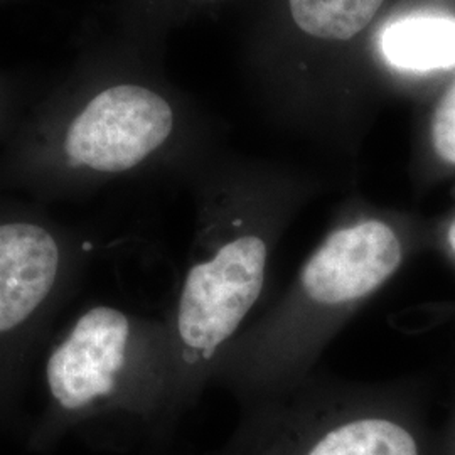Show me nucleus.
Instances as JSON below:
<instances>
[{
  "instance_id": "f257e3e1",
  "label": "nucleus",
  "mask_w": 455,
  "mask_h": 455,
  "mask_svg": "<svg viewBox=\"0 0 455 455\" xmlns=\"http://www.w3.org/2000/svg\"><path fill=\"white\" fill-rule=\"evenodd\" d=\"M178 131L172 100L93 44L0 146V193L44 206L93 196L159 157Z\"/></svg>"
},
{
  "instance_id": "f03ea898",
  "label": "nucleus",
  "mask_w": 455,
  "mask_h": 455,
  "mask_svg": "<svg viewBox=\"0 0 455 455\" xmlns=\"http://www.w3.org/2000/svg\"><path fill=\"white\" fill-rule=\"evenodd\" d=\"M95 244L29 197L0 193V423L16 408Z\"/></svg>"
},
{
  "instance_id": "7ed1b4c3",
  "label": "nucleus",
  "mask_w": 455,
  "mask_h": 455,
  "mask_svg": "<svg viewBox=\"0 0 455 455\" xmlns=\"http://www.w3.org/2000/svg\"><path fill=\"white\" fill-rule=\"evenodd\" d=\"M144 341L140 324L110 304L83 309L44 349V410L34 443L137 407Z\"/></svg>"
},
{
  "instance_id": "20e7f679",
  "label": "nucleus",
  "mask_w": 455,
  "mask_h": 455,
  "mask_svg": "<svg viewBox=\"0 0 455 455\" xmlns=\"http://www.w3.org/2000/svg\"><path fill=\"white\" fill-rule=\"evenodd\" d=\"M265 265V242L240 236L188 270L174 321L186 368L212 361L235 334L260 297Z\"/></svg>"
},
{
  "instance_id": "39448f33",
  "label": "nucleus",
  "mask_w": 455,
  "mask_h": 455,
  "mask_svg": "<svg viewBox=\"0 0 455 455\" xmlns=\"http://www.w3.org/2000/svg\"><path fill=\"white\" fill-rule=\"evenodd\" d=\"M402 243L383 221L370 220L332 233L302 272V285L319 304L338 306L376 291L402 263Z\"/></svg>"
},
{
  "instance_id": "423d86ee",
  "label": "nucleus",
  "mask_w": 455,
  "mask_h": 455,
  "mask_svg": "<svg viewBox=\"0 0 455 455\" xmlns=\"http://www.w3.org/2000/svg\"><path fill=\"white\" fill-rule=\"evenodd\" d=\"M295 455H422V447L405 423L363 415L324 427Z\"/></svg>"
},
{
  "instance_id": "0eeeda50",
  "label": "nucleus",
  "mask_w": 455,
  "mask_h": 455,
  "mask_svg": "<svg viewBox=\"0 0 455 455\" xmlns=\"http://www.w3.org/2000/svg\"><path fill=\"white\" fill-rule=\"evenodd\" d=\"M391 65L410 71L455 66V20L447 17H410L391 24L381 36Z\"/></svg>"
},
{
  "instance_id": "6e6552de",
  "label": "nucleus",
  "mask_w": 455,
  "mask_h": 455,
  "mask_svg": "<svg viewBox=\"0 0 455 455\" xmlns=\"http://www.w3.org/2000/svg\"><path fill=\"white\" fill-rule=\"evenodd\" d=\"M383 0H289L300 31L332 41H347L376 16Z\"/></svg>"
},
{
  "instance_id": "1a4fd4ad",
  "label": "nucleus",
  "mask_w": 455,
  "mask_h": 455,
  "mask_svg": "<svg viewBox=\"0 0 455 455\" xmlns=\"http://www.w3.org/2000/svg\"><path fill=\"white\" fill-rule=\"evenodd\" d=\"M432 144L443 163L455 165V80L435 107L432 118Z\"/></svg>"
},
{
  "instance_id": "9d476101",
  "label": "nucleus",
  "mask_w": 455,
  "mask_h": 455,
  "mask_svg": "<svg viewBox=\"0 0 455 455\" xmlns=\"http://www.w3.org/2000/svg\"><path fill=\"white\" fill-rule=\"evenodd\" d=\"M26 98L28 93L20 80L0 73V146L7 140L28 110Z\"/></svg>"
},
{
  "instance_id": "9b49d317",
  "label": "nucleus",
  "mask_w": 455,
  "mask_h": 455,
  "mask_svg": "<svg viewBox=\"0 0 455 455\" xmlns=\"http://www.w3.org/2000/svg\"><path fill=\"white\" fill-rule=\"evenodd\" d=\"M449 240H451V243H452V246H454L455 250V223L452 225V228H451V233H449Z\"/></svg>"
},
{
  "instance_id": "f8f14e48",
  "label": "nucleus",
  "mask_w": 455,
  "mask_h": 455,
  "mask_svg": "<svg viewBox=\"0 0 455 455\" xmlns=\"http://www.w3.org/2000/svg\"><path fill=\"white\" fill-rule=\"evenodd\" d=\"M11 2H14V0H0V5H4V4H11Z\"/></svg>"
}]
</instances>
